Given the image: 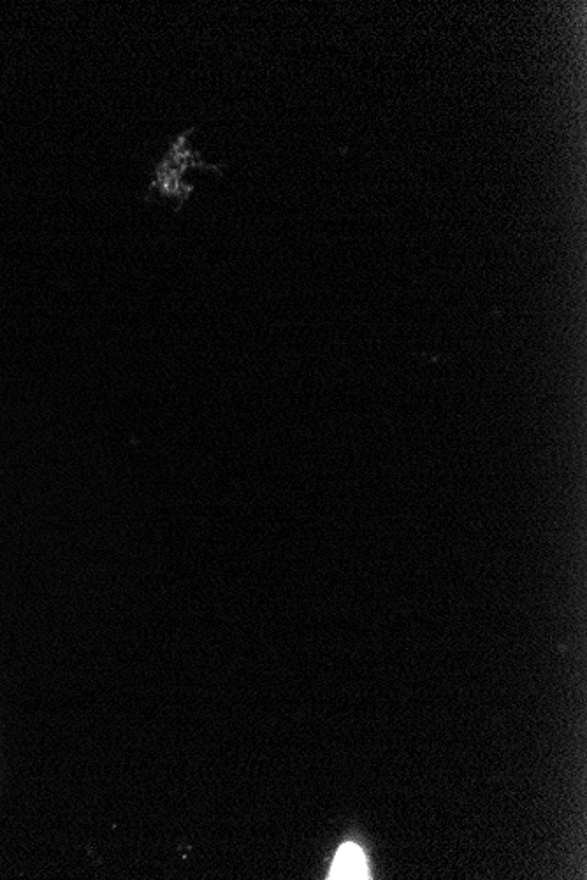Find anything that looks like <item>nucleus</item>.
<instances>
[{
  "label": "nucleus",
  "instance_id": "1",
  "mask_svg": "<svg viewBox=\"0 0 587 880\" xmlns=\"http://www.w3.org/2000/svg\"><path fill=\"white\" fill-rule=\"evenodd\" d=\"M183 173L180 167L173 166L169 160L164 157V159L160 160L157 167H155V173H153V181L152 185H150V194L146 195V201L152 197L153 192L157 190V194L160 197H166V199H176L178 201V208L176 211H180L183 204L187 202L190 194L194 192V187L189 185V183H183Z\"/></svg>",
  "mask_w": 587,
  "mask_h": 880
},
{
  "label": "nucleus",
  "instance_id": "2",
  "mask_svg": "<svg viewBox=\"0 0 587 880\" xmlns=\"http://www.w3.org/2000/svg\"><path fill=\"white\" fill-rule=\"evenodd\" d=\"M368 875L363 851L357 845L345 844L334 858L329 879H368Z\"/></svg>",
  "mask_w": 587,
  "mask_h": 880
}]
</instances>
